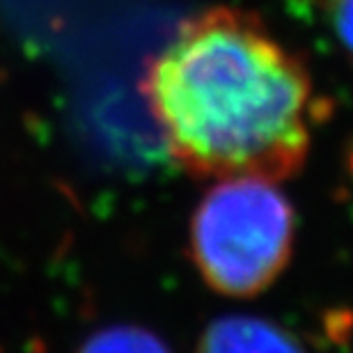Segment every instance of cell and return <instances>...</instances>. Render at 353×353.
<instances>
[{
	"mask_svg": "<svg viewBox=\"0 0 353 353\" xmlns=\"http://www.w3.org/2000/svg\"><path fill=\"white\" fill-rule=\"evenodd\" d=\"M328 19L335 37L353 55V0H328Z\"/></svg>",
	"mask_w": 353,
	"mask_h": 353,
	"instance_id": "obj_5",
	"label": "cell"
},
{
	"mask_svg": "<svg viewBox=\"0 0 353 353\" xmlns=\"http://www.w3.org/2000/svg\"><path fill=\"white\" fill-rule=\"evenodd\" d=\"M76 353H172L163 337L133 323L101 328L92 333Z\"/></svg>",
	"mask_w": 353,
	"mask_h": 353,
	"instance_id": "obj_4",
	"label": "cell"
},
{
	"mask_svg": "<svg viewBox=\"0 0 353 353\" xmlns=\"http://www.w3.org/2000/svg\"><path fill=\"white\" fill-rule=\"evenodd\" d=\"M296 211L264 179L216 181L190 218V259L211 292L252 299L292 262Z\"/></svg>",
	"mask_w": 353,
	"mask_h": 353,
	"instance_id": "obj_2",
	"label": "cell"
},
{
	"mask_svg": "<svg viewBox=\"0 0 353 353\" xmlns=\"http://www.w3.org/2000/svg\"><path fill=\"white\" fill-rule=\"evenodd\" d=\"M195 353H307L292 330L259 316H223L211 321Z\"/></svg>",
	"mask_w": 353,
	"mask_h": 353,
	"instance_id": "obj_3",
	"label": "cell"
},
{
	"mask_svg": "<svg viewBox=\"0 0 353 353\" xmlns=\"http://www.w3.org/2000/svg\"><path fill=\"white\" fill-rule=\"evenodd\" d=\"M140 90L188 174L278 183L305 165L312 76L248 10L221 5L186 19L147 65Z\"/></svg>",
	"mask_w": 353,
	"mask_h": 353,
	"instance_id": "obj_1",
	"label": "cell"
}]
</instances>
